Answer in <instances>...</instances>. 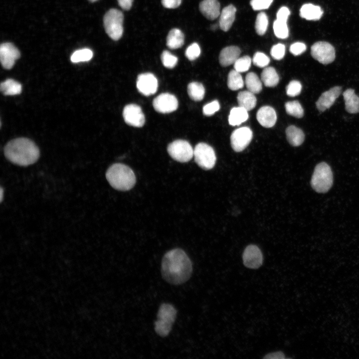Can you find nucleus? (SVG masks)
Listing matches in <instances>:
<instances>
[{
  "label": "nucleus",
  "mask_w": 359,
  "mask_h": 359,
  "mask_svg": "<svg viewBox=\"0 0 359 359\" xmlns=\"http://www.w3.org/2000/svg\"><path fill=\"white\" fill-rule=\"evenodd\" d=\"M312 57L323 64L332 63L335 58V50L334 46L326 41H318L311 48Z\"/></svg>",
  "instance_id": "obj_9"
},
{
  "label": "nucleus",
  "mask_w": 359,
  "mask_h": 359,
  "mask_svg": "<svg viewBox=\"0 0 359 359\" xmlns=\"http://www.w3.org/2000/svg\"><path fill=\"white\" fill-rule=\"evenodd\" d=\"M89 0L90 1H91V2H95V1H97V0Z\"/></svg>",
  "instance_id": "obj_51"
},
{
  "label": "nucleus",
  "mask_w": 359,
  "mask_h": 359,
  "mask_svg": "<svg viewBox=\"0 0 359 359\" xmlns=\"http://www.w3.org/2000/svg\"><path fill=\"white\" fill-rule=\"evenodd\" d=\"M3 189L2 187L0 188V201L2 200V196H3Z\"/></svg>",
  "instance_id": "obj_49"
},
{
  "label": "nucleus",
  "mask_w": 359,
  "mask_h": 359,
  "mask_svg": "<svg viewBox=\"0 0 359 359\" xmlns=\"http://www.w3.org/2000/svg\"><path fill=\"white\" fill-rule=\"evenodd\" d=\"M93 57V52L88 48L75 51L71 55L70 60L73 63L89 61Z\"/></svg>",
  "instance_id": "obj_33"
},
{
  "label": "nucleus",
  "mask_w": 359,
  "mask_h": 359,
  "mask_svg": "<svg viewBox=\"0 0 359 359\" xmlns=\"http://www.w3.org/2000/svg\"><path fill=\"white\" fill-rule=\"evenodd\" d=\"M285 355L283 352L278 351L266 355L264 359H285Z\"/></svg>",
  "instance_id": "obj_47"
},
{
  "label": "nucleus",
  "mask_w": 359,
  "mask_h": 359,
  "mask_svg": "<svg viewBox=\"0 0 359 359\" xmlns=\"http://www.w3.org/2000/svg\"><path fill=\"white\" fill-rule=\"evenodd\" d=\"M273 0H251L250 4L255 10H259L268 8Z\"/></svg>",
  "instance_id": "obj_43"
},
{
  "label": "nucleus",
  "mask_w": 359,
  "mask_h": 359,
  "mask_svg": "<svg viewBox=\"0 0 359 359\" xmlns=\"http://www.w3.org/2000/svg\"><path fill=\"white\" fill-rule=\"evenodd\" d=\"M241 51L236 46H229L224 48L220 52L219 61L222 66L234 64L239 58Z\"/></svg>",
  "instance_id": "obj_19"
},
{
  "label": "nucleus",
  "mask_w": 359,
  "mask_h": 359,
  "mask_svg": "<svg viewBox=\"0 0 359 359\" xmlns=\"http://www.w3.org/2000/svg\"><path fill=\"white\" fill-rule=\"evenodd\" d=\"M211 28L212 29H215L217 28V26H216V25H212L211 27Z\"/></svg>",
  "instance_id": "obj_50"
},
{
  "label": "nucleus",
  "mask_w": 359,
  "mask_h": 359,
  "mask_svg": "<svg viewBox=\"0 0 359 359\" xmlns=\"http://www.w3.org/2000/svg\"><path fill=\"white\" fill-rule=\"evenodd\" d=\"M219 109L220 105L218 101L214 100L203 106V113L206 116H211L218 111Z\"/></svg>",
  "instance_id": "obj_42"
},
{
  "label": "nucleus",
  "mask_w": 359,
  "mask_h": 359,
  "mask_svg": "<svg viewBox=\"0 0 359 359\" xmlns=\"http://www.w3.org/2000/svg\"><path fill=\"white\" fill-rule=\"evenodd\" d=\"M163 65L168 68H173L178 62V58L167 50L164 51L161 56Z\"/></svg>",
  "instance_id": "obj_37"
},
{
  "label": "nucleus",
  "mask_w": 359,
  "mask_h": 359,
  "mask_svg": "<svg viewBox=\"0 0 359 359\" xmlns=\"http://www.w3.org/2000/svg\"><path fill=\"white\" fill-rule=\"evenodd\" d=\"M341 87L335 86L323 93L316 102L317 109L320 111L323 112L330 108L341 94Z\"/></svg>",
  "instance_id": "obj_16"
},
{
  "label": "nucleus",
  "mask_w": 359,
  "mask_h": 359,
  "mask_svg": "<svg viewBox=\"0 0 359 359\" xmlns=\"http://www.w3.org/2000/svg\"><path fill=\"white\" fill-rule=\"evenodd\" d=\"M195 162L201 168L208 170L213 168L216 162V156L213 148L204 143L197 144L193 150Z\"/></svg>",
  "instance_id": "obj_7"
},
{
  "label": "nucleus",
  "mask_w": 359,
  "mask_h": 359,
  "mask_svg": "<svg viewBox=\"0 0 359 359\" xmlns=\"http://www.w3.org/2000/svg\"><path fill=\"white\" fill-rule=\"evenodd\" d=\"M184 43V35L180 30L173 28L169 32L167 37V45L172 49L179 48Z\"/></svg>",
  "instance_id": "obj_25"
},
{
  "label": "nucleus",
  "mask_w": 359,
  "mask_h": 359,
  "mask_svg": "<svg viewBox=\"0 0 359 359\" xmlns=\"http://www.w3.org/2000/svg\"><path fill=\"white\" fill-rule=\"evenodd\" d=\"M323 14V11L320 6L312 3L304 4L300 10V16L309 20H319Z\"/></svg>",
  "instance_id": "obj_21"
},
{
  "label": "nucleus",
  "mask_w": 359,
  "mask_h": 359,
  "mask_svg": "<svg viewBox=\"0 0 359 359\" xmlns=\"http://www.w3.org/2000/svg\"><path fill=\"white\" fill-rule=\"evenodd\" d=\"M236 9L232 4L225 6L220 13L219 24L224 31H228L232 26L235 17Z\"/></svg>",
  "instance_id": "obj_20"
},
{
  "label": "nucleus",
  "mask_w": 359,
  "mask_h": 359,
  "mask_svg": "<svg viewBox=\"0 0 359 359\" xmlns=\"http://www.w3.org/2000/svg\"><path fill=\"white\" fill-rule=\"evenodd\" d=\"M123 116L125 122L131 126L141 127L145 124V116L141 107L137 105H126L124 108Z\"/></svg>",
  "instance_id": "obj_13"
},
{
  "label": "nucleus",
  "mask_w": 359,
  "mask_h": 359,
  "mask_svg": "<svg viewBox=\"0 0 359 359\" xmlns=\"http://www.w3.org/2000/svg\"><path fill=\"white\" fill-rule=\"evenodd\" d=\"M273 30L275 35L278 38L285 39L288 37L289 30L287 22L276 19L273 23Z\"/></svg>",
  "instance_id": "obj_35"
},
{
  "label": "nucleus",
  "mask_w": 359,
  "mask_h": 359,
  "mask_svg": "<svg viewBox=\"0 0 359 359\" xmlns=\"http://www.w3.org/2000/svg\"><path fill=\"white\" fill-rule=\"evenodd\" d=\"M289 50L294 55H299L305 51L306 45L303 42H297L290 46Z\"/></svg>",
  "instance_id": "obj_44"
},
{
  "label": "nucleus",
  "mask_w": 359,
  "mask_h": 359,
  "mask_svg": "<svg viewBox=\"0 0 359 359\" xmlns=\"http://www.w3.org/2000/svg\"><path fill=\"white\" fill-rule=\"evenodd\" d=\"M333 175L329 165L325 162L318 164L315 168L311 185L313 189L319 193H325L332 187Z\"/></svg>",
  "instance_id": "obj_4"
},
{
  "label": "nucleus",
  "mask_w": 359,
  "mask_h": 359,
  "mask_svg": "<svg viewBox=\"0 0 359 359\" xmlns=\"http://www.w3.org/2000/svg\"><path fill=\"white\" fill-rule=\"evenodd\" d=\"M19 50L11 43L4 42L0 46V60L2 67L11 69L15 61L20 57Z\"/></svg>",
  "instance_id": "obj_11"
},
{
  "label": "nucleus",
  "mask_w": 359,
  "mask_h": 359,
  "mask_svg": "<svg viewBox=\"0 0 359 359\" xmlns=\"http://www.w3.org/2000/svg\"><path fill=\"white\" fill-rule=\"evenodd\" d=\"M287 114L297 118H302L304 115L303 109L298 101L287 102L285 105Z\"/></svg>",
  "instance_id": "obj_32"
},
{
  "label": "nucleus",
  "mask_w": 359,
  "mask_h": 359,
  "mask_svg": "<svg viewBox=\"0 0 359 359\" xmlns=\"http://www.w3.org/2000/svg\"><path fill=\"white\" fill-rule=\"evenodd\" d=\"M181 0H162L163 5L168 8H175L181 3Z\"/></svg>",
  "instance_id": "obj_46"
},
{
  "label": "nucleus",
  "mask_w": 359,
  "mask_h": 359,
  "mask_svg": "<svg viewBox=\"0 0 359 359\" xmlns=\"http://www.w3.org/2000/svg\"><path fill=\"white\" fill-rule=\"evenodd\" d=\"M0 89L4 95H15L21 92L22 86L12 79H7L1 83Z\"/></svg>",
  "instance_id": "obj_27"
},
{
  "label": "nucleus",
  "mask_w": 359,
  "mask_h": 359,
  "mask_svg": "<svg viewBox=\"0 0 359 359\" xmlns=\"http://www.w3.org/2000/svg\"><path fill=\"white\" fill-rule=\"evenodd\" d=\"M343 97L347 111L352 114L359 113V97L355 94L354 90L347 89L343 93Z\"/></svg>",
  "instance_id": "obj_22"
},
{
  "label": "nucleus",
  "mask_w": 359,
  "mask_h": 359,
  "mask_svg": "<svg viewBox=\"0 0 359 359\" xmlns=\"http://www.w3.org/2000/svg\"><path fill=\"white\" fill-rule=\"evenodd\" d=\"M220 3L217 0H203L199 4V10L207 19L213 20L220 14Z\"/></svg>",
  "instance_id": "obj_18"
},
{
  "label": "nucleus",
  "mask_w": 359,
  "mask_h": 359,
  "mask_svg": "<svg viewBox=\"0 0 359 359\" xmlns=\"http://www.w3.org/2000/svg\"><path fill=\"white\" fill-rule=\"evenodd\" d=\"M286 135L288 141L293 146H299L304 141L305 135L303 131L293 125L286 129Z\"/></svg>",
  "instance_id": "obj_24"
},
{
  "label": "nucleus",
  "mask_w": 359,
  "mask_h": 359,
  "mask_svg": "<svg viewBox=\"0 0 359 359\" xmlns=\"http://www.w3.org/2000/svg\"><path fill=\"white\" fill-rule=\"evenodd\" d=\"M119 5L123 9L129 10L133 3V0H117Z\"/></svg>",
  "instance_id": "obj_48"
},
{
  "label": "nucleus",
  "mask_w": 359,
  "mask_h": 359,
  "mask_svg": "<svg viewBox=\"0 0 359 359\" xmlns=\"http://www.w3.org/2000/svg\"><path fill=\"white\" fill-rule=\"evenodd\" d=\"M268 24V19L266 14L264 12L259 13L256 17L255 27L257 33L262 35L266 31Z\"/></svg>",
  "instance_id": "obj_34"
},
{
  "label": "nucleus",
  "mask_w": 359,
  "mask_h": 359,
  "mask_svg": "<svg viewBox=\"0 0 359 359\" xmlns=\"http://www.w3.org/2000/svg\"><path fill=\"white\" fill-rule=\"evenodd\" d=\"M157 315L158 320L155 323V331L160 336L166 337L172 330L177 311L173 305L164 303L160 307Z\"/></svg>",
  "instance_id": "obj_5"
},
{
  "label": "nucleus",
  "mask_w": 359,
  "mask_h": 359,
  "mask_svg": "<svg viewBox=\"0 0 359 359\" xmlns=\"http://www.w3.org/2000/svg\"><path fill=\"white\" fill-rule=\"evenodd\" d=\"M248 118V111L244 108L238 106L233 107L231 110L228 117V121L230 125L237 126L246 121Z\"/></svg>",
  "instance_id": "obj_26"
},
{
  "label": "nucleus",
  "mask_w": 359,
  "mask_h": 359,
  "mask_svg": "<svg viewBox=\"0 0 359 359\" xmlns=\"http://www.w3.org/2000/svg\"><path fill=\"white\" fill-rule=\"evenodd\" d=\"M191 262L185 252L176 248L167 252L163 258L161 272L164 279L173 285L185 282L190 277Z\"/></svg>",
  "instance_id": "obj_1"
},
{
  "label": "nucleus",
  "mask_w": 359,
  "mask_h": 359,
  "mask_svg": "<svg viewBox=\"0 0 359 359\" xmlns=\"http://www.w3.org/2000/svg\"><path fill=\"white\" fill-rule=\"evenodd\" d=\"M290 14V11L288 8L286 6H282L279 9L277 13L276 19L287 22Z\"/></svg>",
  "instance_id": "obj_45"
},
{
  "label": "nucleus",
  "mask_w": 359,
  "mask_h": 359,
  "mask_svg": "<svg viewBox=\"0 0 359 359\" xmlns=\"http://www.w3.org/2000/svg\"><path fill=\"white\" fill-rule=\"evenodd\" d=\"M251 64V58L248 56L239 57L234 63V70L238 72H244L249 70Z\"/></svg>",
  "instance_id": "obj_36"
},
{
  "label": "nucleus",
  "mask_w": 359,
  "mask_h": 359,
  "mask_svg": "<svg viewBox=\"0 0 359 359\" xmlns=\"http://www.w3.org/2000/svg\"><path fill=\"white\" fill-rule=\"evenodd\" d=\"M158 86V80L152 73H145L138 76L137 87L143 95L149 96L155 94L157 90Z\"/></svg>",
  "instance_id": "obj_14"
},
{
  "label": "nucleus",
  "mask_w": 359,
  "mask_h": 359,
  "mask_svg": "<svg viewBox=\"0 0 359 359\" xmlns=\"http://www.w3.org/2000/svg\"><path fill=\"white\" fill-rule=\"evenodd\" d=\"M262 82L267 87H275L279 81V77L276 70L272 67H265L261 74Z\"/></svg>",
  "instance_id": "obj_28"
},
{
  "label": "nucleus",
  "mask_w": 359,
  "mask_h": 359,
  "mask_svg": "<svg viewBox=\"0 0 359 359\" xmlns=\"http://www.w3.org/2000/svg\"><path fill=\"white\" fill-rule=\"evenodd\" d=\"M242 259L244 265L251 269H257L263 263L262 253L260 249L255 245H249L246 247Z\"/></svg>",
  "instance_id": "obj_15"
},
{
  "label": "nucleus",
  "mask_w": 359,
  "mask_h": 359,
  "mask_svg": "<svg viewBox=\"0 0 359 359\" xmlns=\"http://www.w3.org/2000/svg\"><path fill=\"white\" fill-rule=\"evenodd\" d=\"M285 53V46L281 43H278L272 46L271 49V55L276 60L282 59Z\"/></svg>",
  "instance_id": "obj_41"
},
{
  "label": "nucleus",
  "mask_w": 359,
  "mask_h": 359,
  "mask_svg": "<svg viewBox=\"0 0 359 359\" xmlns=\"http://www.w3.org/2000/svg\"><path fill=\"white\" fill-rule=\"evenodd\" d=\"M153 105L156 111L165 114L176 110L178 107V101L174 95L165 93L156 97Z\"/></svg>",
  "instance_id": "obj_12"
},
{
  "label": "nucleus",
  "mask_w": 359,
  "mask_h": 359,
  "mask_svg": "<svg viewBox=\"0 0 359 359\" xmlns=\"http://www.w3.org/2000/svg\"><path fill=\"white\" fill-rule=\"evenodd\" d=\"M301 90L302 85L300 82L297 80H292L286 87V93L289 96L294 97L300 94Z\"/></svg>",
  "instance_id": "obj_39"
},
{
  "label": "nucleus",
  "mask_w": 359,
  "mask_h": 359,
  "mask_svg": "<svg viewBox=\"0 0 359 359\" xmlns=\"http://www.w3.org/2000/svg\"><path fill=\"white\" fill-rule=\"evenodd\" d=\"M256 118L259 124L265 128H271L275 124L277 115L274 109L270 106L261 107L257 111Z\"/></svg>",
  "instance_id": "obj_17"
},
{
  "label": "nucleus",
  "mask_w": 359,
  "mask_h": 359,
  "mask_svg": "<svg viewBox=\"0 0 359 359\" xmlns=\"http://www.w3.org/2000/svg\"><path fill=\"white\" fill-rule=\"evenodd\" d=\"M123 19L122 12L117 9H110L105 13L103 18L104 26L106 33L111 39L118 40L122 37Z\"/></svg>",
  "instance_id": "obj_6"
},
{
  "label": "nucleus",
  "mask_w": 359,
  "mask_h": 359,
  "mask_svg": "<svg viewBox=\"0 0 359 359\" xmlns=\"http://www.w3.org/2000/svg\"><path fill=\"white\" fill-rule=\"evenodd\" d=\"M245 82L248 90L254 94L259 93L262 90V82L254 72H249L246 75Z\"/></svg>",
  "instance_id": "obj_29"
},
{
  "label": "nucleus",
  "mask_w": 359,
  "mask_h": 359,
  "mask_svg": "<svg viewBox=\"0 0 359 359\" xmlns=\"http://www.w3.org/2000/svg\"><path fill=\"white\" fill-rule=\"evenodd\" d=\"M187 93L191 99L194 101H199L203 98L205 89L200 83L192 82L188 85Z\"/></svg>",
  "instance_id": "obj_30"
},
{
  "label": "nucleus",
  "mask_w": 359,
  "mask_h": 359,
  "mask_svg": "<svg viewBox=\"0 0 359 359\" xmlns=\"http://www.w3.org/2000/svg\"><path fill=\"white\" fill-rule=\"evenodd\" d=\"M4 154L8 161L20 166L32 165L39 157L38 147L26 138H16L9 141L4 147Z\"/></svg>",
  "instance_id": "obj_2"
},
{
  "label": "nucleus",
  "mask_w": 359,
  "mask_h": 359,
  "mask_svg": "<svg viewBox=\"0 0 359 359\" xmlns=\"http://www.w3.org/2000/svg\"><path fill=\"white\" fill-rule=\"evenodd\" d=\"M252 61L254 65L259 67L264 68L268 65L270 59L264 53L257 52L254 55Z\"/></svg>",
  "instance_id": "obj_38"
},
{
  "label": "nucleus",
  "mask_w": 359,
  "mask_h": 359,
  "mask_svg": "<svg viewBox=\"0 0 359 359\" xmlns=\"http://www.w3.org/2000/svg\"><path fill=\"white\" fill-rule=\"evenodd\" d=\"M200 54V48L196 43H193L188 46L185 52V56L189 60L196 59Z\"/></svg>",
  "instance_id": "obj_40"
},
{
  "label": "nucleus",
  "mask_w": 359,
  "mask_h": 359,
  "mask_svg": "<svg viewBox=\"0 0 359 359\" xmlns=\"http://www.w3.org/2000/svg\"><path fill=\"white\" fill-rule=\"evenodd\" d=\"M237 99L239 106L244 108L247 111L253 109L256 104V98L254 94L248 90L239 92Z\"/></svg>",
  "instance_id": "obj_23"
},
{
  "label": "nucleus",
  "mask_w": 359,
  "mask_h": 359,
  "mask_svg": "<svg viewBox=\"0 0 359 359\" xmlns=\"http://www.w3.org/2000/svg\"><path fill=\"white\" fill-rule=\"evenodd\" d=\"M109 184L115 189L126 191L131 189L135 184L136 177L132 169L122 164L111 166L106 173Z\"/></svg>",
  "instance_id": "obj_3"
},
{
  "label": "nucleus",
  "mask_w": 359,
  "mask_h": 359,
  "mask_svg": "<svg viewBox=\"0 0 359 359\" xmlns=\"http://www.w3.org/2000/svg\"><path fill=\"white\" fill-rule=\"evenodd\" d=\"M227 85L232 90H237L242 88L244 81L239 72L235 70H231L228 75Z\"/></svg>",
  "instance_id": "obj_31"
},
{
  "label": "nucleus",
  "mask_w": 359,
  "mask_h": 359,
  "mask_svg": "<svg viewBox=\"0 0 359 359\" xmlns=\"http://www.w3.org/2000/svg\"><path fill=\"white\" fill-rule=\"evenodd\" d=\"M167 150L174 160L181 163L188 162L193 156V149L190 144L184 140L173 142L168 146Z\"/></svg>",
  "instance_id": "obj_8"
},
{
  "label": "nucleus",
  "mask_w": 359,
  "mask_h": 359,
  "mask_svg": "<svg viewBox=\"0 0 359 359\" xmlns=\"http://www.w3.org/2000/svg\"><path fill=\"white\" fill-rule=\"evenodd\" d=\"M252 136V132L248 127H241L234 130L230 136L233 150L237 152L244 150L250 144Z\"/></svg>",
  "instance_id": "obj_10"
}]
</instances>
